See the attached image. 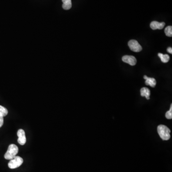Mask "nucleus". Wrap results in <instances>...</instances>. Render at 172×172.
I'll return each mask as SVG.
<instances>
[{
    "label": "nucleus",
    "mask_w": 172,
    "mask_h": 172,
    "mask_svg": "<svg viewBox=\"0 0 172 172\" xmlns=\"http://www.w3.org/2000/svg\"><path fill=\"white\" fill-rule=\"evenodd\" d=\"M165 25L164 22L159 23L157 21H153L150 24V27L153 30H161L164 27Z\"/></svg>",
    "instance_id": "nucleus-7"
},
{
    "label": "nucleus",
    "mask_w": 172,
    "mask_h": 172,
    "mask_svg": "<svg viewBox=\"0 0 172 172\" xmlns=\"http://www.w3.org/2000/svg\"><path fill=\"white\" fill-rule=\"evenodd\" d=\"M143 78L146 80L145 83L146 85L150 86L152 88L155 87L156 84H157V82H156V80L154 78H149L146 76H144Z\"/></svg>",
    "instance_id": "nucleus-8"
},
{
    "label": "nucleus",
    "mask_w": 172,
    "mask_h": 172,
    "mask_svg": "<svg viewBox=\"0 0 172 172\" xmlns=\"http://www.w3.org/2000/svg\"><path fill=\"white\" fill-rule=\"evenodd\" d=\"M165 35L168 37L172 36V27L171 26H168L165 28L164 30Z\"/></svg>",
    "instance_id": "nucleus-13"
},
{
    "label": "nucleus",
    "mask_w": 172,
    "mask_h": 172,
    "mask_svg": "<svg viewBox=\"0 0 172 172\" xmlns=\"http://www.w3.org/2000/svg\"><path fill=\"white\" fill-rule=\"evenodd\" d=\"M167 52H168V53H170V54H172V47H168L167 49Z\"/></svg>",
    "instance_id": "nucleus-16"
},
{
    "label": "nucleus",
    "mask_w": 172,
    "mask_h": 172,
    "mask_svg": "<svg viewBox=\"0 0 172 172\" xmlns=\"http://www.w3.org/2000/svg\"><path fill=\"white\" fill-rule=\"evenodd\" d=\"M141 95L142 97H145L147 99H150V90L147 88H143L141 89Z\"/></svg>",
    "instance_id": "nucleus-9"
},
{
    "label": "nucleus",
    "mask_w": 172,
    "mask_h": 172,
    "mask_svg": "<svg viewBox=\"0 0 172 172\" xmlns=\"http://www.w3.org/2000/svg\"><path fill=\"white\" fill-rule=\"evenodd\" d=\"M130 49L133 52H139L142 50V47L135 40H131L128 42Z\"/></svg>",
    "instance_id": "nucleus-4"
},
{
    "label": "nucleus",
    "mask_w": 172,
    "mask_h": 172,
    "mask_svg": "<svg viewBox=\"0 0 172 172\" xmlns=\"http://www.w3.org/2000/svg\"><path fill=\"white\" fill-rule=\"evenodd\" d=\"M157 132L161 138L164 141H167L170 138L171 130L167 126L164 125H159Z\"/></svg>",
    "instance_id": "nucleus-1"
},
{
    "label": "nucleus",
    "mask_w": 172,
    "mask_h": 172,
    "mask_svg": "<svg viewBox=\"0 0 172 172\" xmlns=\"http://www.w3.org/2000/svg\"><path fill=\"white\" fill-rule=\"evenodd\" d=\"M24 162L23 158L18 156L15 157L10 160L8 163V167L10 169H15L19 167Z\"/></svg>",
    "instance_id": "nucleus-3"
},
{
    "label": "nucleus",
    "mask_w": 172,
    "mask_h": 172,
    "mask_svg": "<svg viewBox=\"0 0 172 172\" xmlns=\"http://www.w3.org/2000/svg\"><path fill=\"white\" fill-rule=\"evenodd\" d=\"M18 153V148L15 144H11L9 145L5 158L6 160H11L17 155Z\"/></svg>",
    "instance_id": "nucleus-2"
},
{
    "label": "nucleus",
    "mask_w": 172,
    "mask_h": 172,
    "mask_svg": "<svg viewBox=\"0 0 172 172\" xmlns=\"http://www.w3.org/2000/svg\"><path fill=\"white\" fill-rule=\"evenodd\" d=\"M165 117L167 119H172V104H171V107H170L169 110L167 112L165 113Z\"/></svg>",
    "instance_id": "nucleus-14"
},
{
    "label": "nucleus",
    "mask_w": 172,
    "mask_h": 172,
    "mask_svg": "<svg viewBox=\"0 0 172 172\" xmlns=\"http://www.w3.org/2000/svg\"><path fill=\"white\" fill-rule=\"evenodd\" d=\"M63 4L62 5V7L63 9L66 10H68L71 9L72 7V2L71 0H62Z\"/></svg>",
    "instance_id": "nucleus-10"
},
{
    "label": "nucleus",
    "mask_w": 172,
    "mask_h": 172,
    "mask_svg": "<svg viewBox=\"0 0 172 172\" xmlns=\"http://www.w3.org/2000/svg\"><path fill=\"white\" fill-rule=\"evenodd\" d=\"M4 117L0 116V128L4 124Z\"/></svg>",
    "instance_id": "nucleus-15"
},
{
    "label": "nucleus",
    "mask_w": 172,
    "mask_h": 172,
    "mask_svg": "<svg viewBox=\"0 0 172 172\" xmlns=\"http://www.w3.org/2000/svg\"><path fill=\"white\" fill-rule=\"evenodd\" d=\"M158 56L159 57H160L162 62H163V63H167L170 60V56L167 54L164 55L162 53H158Z\"/></svg>",
    "instance_id": "nucleus-11"
},
{
    "label": "nucleus",
    "mask_w": 172,
    "mask_h": 172,
    "mask_svg": "<svg viewBox=\"0 0 172 172\" xmlns=\"http://www.w3.org/2000/svg\"><path fill=\"white\" fill-rule=\"evenodd\" d=\"M122 60L124 62L128 63L131 66L135 65L137 62L136 58L132 56H124L122 58Z\"/></svg>",
    "instance_id": "nucleus-6"
},
{
    "label": "nucleus",
    "mask_w": 172,
    "mask_h": 172,
    "mask_svg": "<svg viewBox=\"0 0 172 172\" xmlns=\"http://www.w3.org/2000/svg\"><path fill=\"white\" fill-rule=\"evenodd\" d=\"M17 136L18 137V143L21 145L25 144L26 142V136L25 132L23 129H19L17 132Z\"/></svg>",
    "instance_id": "nucleus-5"
},
{
    "label": "nucleus",
    "mask_w": 172,
    "mask_h": 172,
    "mask_svg": "<svg viewBox=\"0 0 172 172\" xmlns=\"http://www.w3.org/2000/svg\"><path fill=\"white\" fill-rule=\"evenodd\" d=\"M8 113V111L6 108L0 105V116L4 117Z\"/></svg>",
    "instance_id": "nucleus-12"
}]
</instances>
